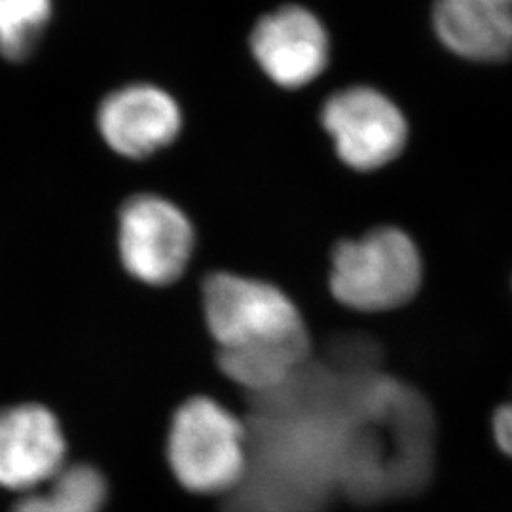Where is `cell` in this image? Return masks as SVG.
<instances>
[{"mask_svg": "<svg viewBox=\"0 0 512 512\" xmlns=\"http://www.w3.org/2000/svg\"><path fill=\"white\" fill-rule=\"evenodd\" d=\"M420 285L418 247L397 228L385 226L359 239H342L330 253L329 291L349 310L399 308Z\"/></svg>", "mask_w": 512, "mask_h": 512, "instance_id": "5b68a950", "label": "cell"}, {"mask_svg": "<svg viewBox=\"0 0 512 512\" xmlns=\"http://www.w3.org/2000/svg\"><path fill=\"white\" fill-rule=\"evenodd\" d=\"M69 435L48 404L19 401L0 408V488L31 494L59 475Z\"/></svg>", "mask_w": 512, "mask_h": 512, "instance_id": "52a82bcc", "label": "cell"}, {"mask_svg": "<svg viewBox=\"0 0 512 512\" xmlns=\"http://www.w3.org/2000/svg\"><path fill=\"white\" fill-rule=\"evenodd\" d=\"M52 14V0H0V54L23 61L35 52Z\"/></svg>", "mask_w": 512, "mask_h": 512, "instance_id": "7c38bea8", "label": "cell"}, {"mask_svg": "<svg viewBox=\"0 0 512 512\" xmlns=\"http://www.w3.org/2000/svg\"><path fill=\"white\" fill-rule=\"evenodd\" d=\"M198 293L203 325L215 351L311 348L304 313L272 279L211 270L200 279Z\"/></svg>", "mask_w": 512, "mask_h": 512, "instance_id": "3957f363", "label": "cell"}, {"mask_svg": "<svg viewBox=\"0 0 512 512\" xmlns=\"http://www.w3.org/2000/svg\"><path fill=\"white\" fill-rule=\"evenodd\" d=\"M109 482L99 467L86 461L67 463L44 492L25 494L12 512H101Z\"/></svg>", "mask_w": 512, "mask_h": 512, "instance_id": "8fae6325", "label": "cell"}, {"mask_svg": "<svg viewBox=\"0 0 512 512\" xmlns=\"http://www.w3.org/2000/svg\"><path fill=\"white\" fill-rule=\"evenodd\" d=\"M494 435L499 448L512 458V401L495 412Z\"/></svg>", "mask_w": 512, "mask_h": 512, "instance_id": "4fadbf2b", "label": "cell"}, {"mask_svg": "<svg viewBox=\"0 0 512 512\" xmlns=\"http://www.w3.org/2000/svg\"><path fill=\"white\" fill-rule=\"evenodd\" d=\"M507 2H512V0H507Z\"/></svg>", "mask_w": 512, "mask_h": 512, "instance_id": "5bb4252c", "label": "cell"}, {"mask_svg": "<svg viewBox=\"0 0 512 512\" xmlns=\"http://www.w3.org/2000/svg\"><path fill=\"white\" fill-rule=\"evenodd\" d=\"M251 48L264 74L285 90L308 86L329 63V35L302 6H285L260 19Z\"/></svg>", "mask_w": 512, "mask_h": 512, "instance_id": "9c48e42d", "label": "cell"}, {"mask_svg": "<svg viewBox=\"0 0 512 512\" xmlns=\"http://www.w3.org/2000/svg\"><path fill=\"white\" fill-rule=\"evenodd\" d=\"M95 126L103 145L114 156L128 162H147L175 145L183 129V110L162 88L131 84L101 101Z\"/></svg>", "mask_w": 512, "mask_h": 512, "instance_id": "ba28073f", "label": "cell"}, {"mask_svg": "<svg viewBox=\"0 0 512 512\" xmlns=\"http://www.w3.org/2000/svg\"><path fill=\"white\" fill-rule=\"evenodd\" d=\"M200 247L190 213L173 198L139 190L116 213V255L135 283L165 291L179 285L194 266Z\"/></svg>", "mask_w": 512, "mask_h": 512, "instance_id": "277c9868", "label": "cell"}, {"mask_svg": "<svg viewBox=\"0 0 512 512\" xmlns=\"http://www.w3.org/2000/svg\"><path fill=\"white\" fill-rule=\"evenodd\" d=\"M431 469V420L420 397L370 376L351 421L340 482L365 501L416 492Z\"/></svg>", "mask_w": 512, "mask_h": 512, "instance_id": "6da1fadb", "label": "cell"}, {"mask_svg": "<svg viewBox=\"0 0 512 512\" xmlns=\"http://www.w3.org/2000/svg\"><path fill=\"white\" fill-rule=\"evenodd\" d=\"M164 456L171 475L186 492L228 494L249 473V425L238 410L219 397L190 395L169 418Z\"/></svg>", "mask_w": 512, "mask_h": 512, "instance_id": "7a4b0ae2", "label": "cell"}, {"mask_svg": "<svg viewBox=\"0 0 512 512\" xmlns=\"http://www.w3.org/2000/svg\"><path fill=\"white\" fill-rule=\"evenodd\" d=\"M321 124L336 156L355 171H374L395 160L408 135L403 112L365 86L330 95L321 110Z\"/></svg>", "mask_w": 512, "mask_h": 512, "instance_id": "8992f818", "label": "cell"}, {"mask_svg": "<svg viewBox=\"0 0 512 512\" xmlns=\"http://www.w3.org/2000/svg\"><path fill=\"white\" fill-rule=\"evenodd\" d=\"M435 31L446 48L473 61L512 54V4L507 0H437Z\"/></svg>", "mask_w": 512, "mask_h": 512, "instance_id": "30bf717a", "label": "cell"}]
</instances>
